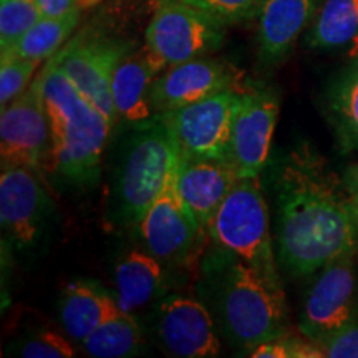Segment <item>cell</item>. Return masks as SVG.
<instances>
[{"mask_svg":"<svg viewBox=\"0 0 358 358\" xmlns=\"http://www.w3.org/2000/svg\"><path fill=\"white\" fill-rule=\"evenodd\" d=\"M156 334L164 353L178 358H211L221 353L216 320L204 302L171 294L158 307Z\"/></svg>","mask_w":358,"mask_h":358,"instance_id":"cell-14","label":"cell"},{"mask_svg":"<svg viewBox=\"0 0 358 358\" xmlns=\"http://www.w3.org/2000/svg\"><path fill=\"white\" fill-rule=\"evenodd\" d=\"M43 17H62L75 8H83L82 0H37Z\"/></svg>","mask_w":358,"mask_h":358,"instance_id":"cell-31","label":"cell"},{"mask_svg":"<svg viewBox=\"0 0 358 358\" xmlns=\"http://www.w3.org/2000/svg\"><path fill=\"white\" fill-rule=\"evenodd\" d=\"M156 2V6H158V3H161V2H166V0H155Z\"/></svg>","mask_w":358,"mask_h":358,"instance_id":"cell-35","label":"cell"},{"mask_svg":"<svg viewBox=\"0 0 358 358\" xmlns=\"http://www.w3.org/2000/svg\"><path fill=\"white\" fill-rule=\"evenodd\" d=\"M320 0H266L257 13V58L267 69L287 60L310 27Z\"/></svg>","mask_w":358,"mask_h":358,"instance_id":"cell-17","label":"cell"},{"mask_svg":"<svg viewBox=\"0 0 358 358\" xmlns=\"http://www.w3.org/2000/svg\"><path fill=\"white\" fill-rule=\"evenodd\" d=\"M179 153L161 115L133 124L116 181V199L123 219L140 224L176 168Z\"/></svg>","mask_w":358,"mask_h":358,"instance_id":"cell-5","label":"cell"},{"mask_svg":"<svg viewBox=\"0 0 358 358\" xmlns=\"http://www.w3.org/2000/svg\"><path fill=\"white\" fill-rule=\"evenodd\" d=\"M17 353L25 358H71L77 355L70 340L53 330H40L30 335L20 343Z\"/></svg>","mask_w":358,"mask_h":358,"instance_id":"cell-29","label":"cell"},{"mask_svg":"<svg viewBox=\"0 0 358 358\" xmlns=\"http://www.w3.org/2000/svg\"><path fill=\"white\" fill-rule=\"evenodd\" d=\"M164 294L163 262L148 250L131 249L115 267V299L122 310L133 313Z\"/></svg>","mask_w":358,"mask_h":358,"instance_id":"cell-19","label":"cell"},{"mask_svg":"<svg viewBox=\"0 0 358 358\" xmlns=\"http://www.w3.org/2000/svg\"><path fill=\"white\" fill-rule=\"evenodd\" d=\"M83 8H75L62 17H42L13 47L0 52V58L17 57L45 64L62 50L77 29Z\"/></svg>","mask_w":358,"mask_h":358,"instance_id":"cell-22","label":"cell"},{"mask_svg":"<svg viewBox=\"0 0 358 358\" xmlns=\"http://www.w3.org/2000/svg\"><path fill=\"white\" fill-rule=\"evenodd\" d=\"M306 45L317 52L358 55V0H320L306 34Z\"/></svg>","mask_w":358,"mask_h":358,"instance_id":"cell-21","label":"cell"},{"mask_svg":"<svg viewBox=\"0 0 358 358\" xmlns=\"http://www.w3.org/2000/svg\"><path fill=\"white\" fill-rule=\"evenodd\" d=\"M209 239L252 266L275 289L284 290L261 178L237 179L213 219Z\"/></svg>","mask_w":358,"mask_h":358,"instance_id":"cell-4","label":"cell"},{"mask_svg":"<svg viewBox=\"0 0 358 358\" xmlns=\"http://www.w3.org/2000/svg\"><path fill=\"white\" fill-rule=\"evenodd\" d=\"M50 211V196L34 168L3 166L0 174V226L20 248L32 245Z\"/></svg>","mask_w":358,"mask_h":358,"instance_id":"cell-15","label":"cell"},{"mask_svg":"<svg viewBox=\"0 0 358 358\" xmlns=\"http://www.w3.org/2000/svg\"><path fill=\"white\" fill-rule=\"evenodd\" d=\"M217 249L203 267L208 308L226 338L248 355L287 332L285 292L231 250Z\"/></svg>","mask_w":358,"mask_h":358,"instance_id":"cell-2","label":"cell"},{"mask_svg":"<svg viewBox=\"0 0 358 358\" xmlns=\"http://www.w3.org/2000/svg\"><path fill=\"white\" fill-rule=\"evenodd\" d=\"M329 111L342 141L358 150V55L330 85Z\"/></svg>","mask_w":358,"mask_h":358,"instance_id":"cell-24","label":"cell"},{"mask_svg":"<svg viewBox=\"0 0 358 358\" xmlns=\"http://www.w3.org/2000/svg\"><path fill=\"white\" fill-rule=\"evenodd\" d=\"M320 348L329 358H358V320L322 342Z\"/></svg>","mask_w":358,"mask_h":358,"instance_id":"cell-30","label":"cell"},{"mask_svg":"<svg viewBox=\"0 0 358 358\" xmlns=\"http://www.w3.org/2000/svg\"><path fill=\"white\" fill-rule=\"evenodd\" d=\"M80 345L88 357L128 358L138 355L143 345V332L133 313L118 312L93 330Z\"/></svg>","mask_w":358,"mask_h":358,"instance_id":"cell-23","label":"cell"},{"mask_svg":"<svg viewBox=\"0 0 358 358\" xmlns=\"http://www.w3.org/2000/svg\"><path fill=\"white\" fill-rule=\"evenodd\" d=\"M133 47L123 40L77 35L57 53L60 66L75 87L113 124L118 122V113L111 96V80L116 65Z\"/></svg>","mask_w":358,"mask_h":358,"instance_id":"cell-12","label":"cell"},{"mask_svg":"<svg viewBox=\"0 0 358 358\" xmlns=\"http://www.w3.org/2000/svg\"><path fill=\"white\" fill-rule=\"evenodd\" d=\"M250 82L234 65L209 57L168 66L151 85L150 103L155 115L182 108L224 90H244Z\"/></svg>","mask_w":358,"mask_h":358,"instance_id":"cell-13","label":"cell"},{"mask_svg":"<svg viewBox=\"0 0 358 358\" xmlns=\"http://www.w3.org/2000/svg\"><path fill=\"white\" fill-rule=\"evenodd\" d=\"M174 171L161 194L148 208L138 229L148 252L163 264L182 267L198 261L209 236L179 196Z\"/></svg>","mask_w":358,"mask_h":358,"instance_id":"cell-10","label":"cell"},{"mask_svg":"<svg viewBox=\"0 0 358 358\" xmlns=\"http://www.w3.org/2000/svg\"><path fill=\"white\" fill-rule=\"evenodd\" d=\"M42 17L37 0H0V52L13 47Z\"/></svg>","mask_w":358,"mask_h":358,"instance_id":"cell-25","label":"cell"},{"mask_svg":"<svg viewBox=\"0 0 358 358\" xmlns=\"http://www.w3.org/2000/svg\"><path fill=\"white\" fill-rule=\"evenodd\" d=\"M252 358H322L324 350L319 343L312 342L306 335L299 337L289 332L259 343L248 353Z\"/></svg>","mask_w":358,"mask_h":358,"instance_id":"cell-27","label":"cell"},{"mask_svg":"<svg viewBox=\"0 0 358 358\" xmlns=\"http://www.w3.org/2000/svg\"><path fill=\"white\" fill-rule=\"evenodd\" d=\"M244 90H224L182 108L161 113L176 143L179 158L229 159L232 127Z\"/></svg>","mask_w":358,"mask_h":358,"instance_id":"cell-7","label":"cell"},{"mask_svg":"<svg viewBox=\"0 0 358 358\" xmlns=\"http://www.w3.org/2000/svg\"><path fill=\"white\" fill-rule=\"evenodd\" d=\"M237 179L239 174L229 159L178 158L176 189L208 236L214 216Z\"/></svg>","mask_w":358,"mask_h":358,"instance_id":"cell-16","label":"cell"},{"mask_svg":"<svg viewBox=\"0 0 358 358\" xmlns=\"http://www.w3.org/2000/svg\"><path fill=\"white\" fill-rule=\"evenodd\" d=\"M45 64L24 95L0 115V158L3 166L52 169V131L45 105Z\"/></svg>","mask_w":358,"mask_h":358,"instance_id":"cell-8","label":"cell"},{"mask_svg":"<svg viewBox=\"0 0 358 358\" xmlns=\"http://www.w3.org/2000/svg\"><path fill=\"white\" fill-rule=\"evenodd\" d=\"M120 310L115 295L88 280H75L66 285L60 299L58 317L66 337L82 343L108 317Z\"/></svg>","mask_w":358,"mask_h":358,"instance_id":"cell-20","label":"cell"},{"mask_svg":"<svg viewBox=\"0 0 358 358\" xmlns=\"http://www.w3.org/2000/svg\"><path fill=\"white\" fill-rule=\"evenodd\" d=\"M224 40L226 25L186 0L158 3L145 32V45L166 66L211 55Z\"/></svg>","mask_w":358,"mask_h":358,"instance_id":"cell-6","label":"cell"},{"mask_svg":"<svg viewBox=\"0 0 358 358\" xmlns=\"http://www.w3.org/2000/svg\"><path fill=\"white\" fill-rule=\"evenodd\" d=\"M203 8L224 25H237L256 19L266 0H186Z\"/></svg>","mask_w":358,"mask_h":358,"instance_id":"cell-28","label":"cell"},{"mask_svg":"<svg viewBox=\"0 0 358 358\" xmlns=\"http://www.w3.org/2000/svg\"><path fill=\"white\" fill-rule=\"evenodd\" d=\"M42 65V62L27 58H0V108L3 110L24 95Z\"/></svg>","mask_w":358,"mask_h":358,"instance_id":"cell-26","label":"cell"},{"mask_svg":"<svg viewBox=\"0 0 358 358\" xmlns=\"http://www.w3.org/2000/svg\"><path fill=\"white\" fill-rule=\"evenodd\" d=\"M355 254L329 262L313 274L303 297L301 334L320 343L358 320V271Z\"/></svg>","mask_w":358,"mask_h":358,"instance_id":"cell-9","label":"cell"},{"mask_svg":"<svg viewBox=\"0 0 358 358\" xmlns=\"http://www.w3.org/2000/svg\"><path fill=\"white\" fill-rule=\"evenodd\" d=\"M96 2H100V0H82V7L83 8L90 7V6H93V3H96Z\"/></svg>","mask_w":358,"mask_h":358,"instance_id":"cell-34","label":"cell"},{"mask_svg":"<svg viewBox=\"0 0 358 358\" xmlns=\"http://www.w3.org/2000/svg\"><path fill=\"white\" fill-rule=\"evenodd\" d=\"M166 69V64L146 45L133 47L120 60L111 80V96L118 118L134 124L155 115L150 103L151 85Z\"/></svg>","mask_w":358,"mask_h":358,"instance_id":"cell-18","label":"cell"},{"mask_svg":"<svg viewBox=\"0 0 358 358\" xmlns=\"http://www.w3.org/2000/svg\"><path fill=\"white\" fill-rule=\"evenodd\" d=\"M348 213H350L353 234H355L358 248V192H355V194H348Z\"/></svg>","mask_w":358,"mask_h":358,"instance_id":"cell-32","label":"cell"},{"mask_svg":"<svg viewBox=\"0 0 358 358\" xmlns=\"http://www.w3.org/2000/svg\"><path fill=\"white\" fill-rule=\"evenodd\" d=\"M280 96L275 88L250 83L244 90L232 127L229 161L239 178H261L271 156Z\"/></svg>","mask_w":358,"mask_h":358,"instance_id":"cell-11","label":"cell"},{"mask_svg":"<svg viewBox=\"0 0 358 358\" xmlns=\"http://www.w3.org/2000/svg\"><path fill=\"white\" fill-rule=\"evenodd\" d=\"M343 185H345L348 194H355V192H358V163L353 164L352 168H348L345 176H343Z\"/></svg>","mask_w":358,"mask_h":358,"instance_id":"cell-33","label":"cell"},{"mask_svg":"<svg viewBox=\"0 0 358 358\" xmlns=\"http://www.w3.org/2000/svg\"><path fill=\"white\" fill-rule=\"evenodd\" d=\"M45 105L52 131V169L73 185H90L100 176L110 131V118L82 95L58 57L45 62Z\"/></svg>","mask_w":358,"mask_h":358,"instance_id":"cell-3","label":"cell"},{"mask_svg":"<svg viewBox=\"0 0 358 358\" xmlns=\"http://www.w3.org/2000/svg\"><path fill=\"white\" fill-rule=\"evenodd\" d=\"M277 261L297 277L313 275L335 259L357 252L348 191L308 150L292 151L275 181Z\"/></svg>","mask_w":358,"mask_h":358,"instance_id":"cell-1","label":"cell"}]
</instances>
